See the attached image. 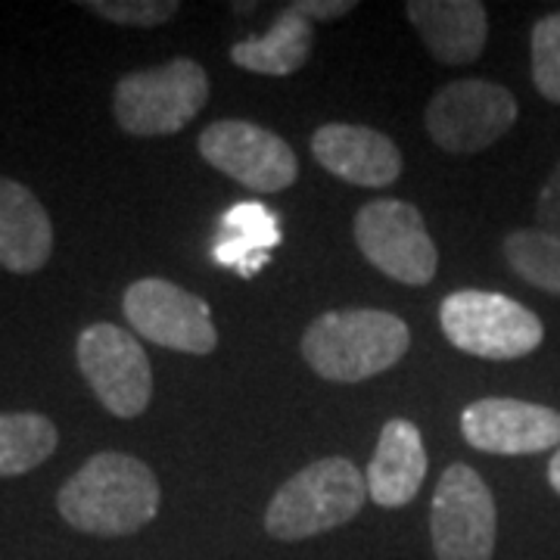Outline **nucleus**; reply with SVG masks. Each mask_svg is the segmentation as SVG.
<instances>
[{"label":"nucleus","instance_id":"f257e3e1","mask_svg":"<svg viewBox=\"0 0 560 560\" xmlns=\"http://www.w3.org/2000/svg\"><path fill=\"white\" fill-rule=\"evenodd\" d=\"M62 521L88 536H131L160 511V482L143 460L101 452L57 495Z\"/></svg>","mask_w":560,"mask_h":560},{"label":"nucleus","instance_id":"f03ea898","mask_svg":"<svg viewBox=\"0 0 560 560\" xmlns=\"http://www.w3.org/2000/svg\"><path fill=\"white\" fill-rule=\"evenodd\" d=\"M411 346L408 324L377 308L327 312L308 324L302 355L330 383H361L389 371Z\"/></svg>","mask_w":560,"mask_h":560},{"label":"nucleus","instance_id":"7ed1b4c3","mask_svg":"<svg viewBox=\"0 0 560 560\" xmlns=\"http://www.w3.org/2000/svg\"><path fill=\"white\" fill-rule=\"evenodd\" d=\"M368 499V482L349 458H324L302 467L275 492L265 511L268 536L302 541L349 523Z\"/></svg>","mask_w":560,"mask_h":560},{"label":"nucleus","instance_id":"20e7f679","mask_svg":"<svg viewBox=\"0 0 560 560\" xmlns=\"http://www.w3.org/2000/svg\"><path fill=\"white\" fill-rule=\"evenodd\" d=\"M209 101V75L197 60L165 62L160 69L131 72L116 84V121L131 138L178 135Z\"/></svg>","mask_w":560,"mask_h":560},{"label":"nucleus","instance_id":"39448f33","mask_svg":"<svg viewBox=\"0 0 560 560\" xmlns=\"http://www.w3.org/2000/svg\"><path fill=\"white\" fill-rule=\"evenodd\" d=\"M440 324L452 346L486 361L526 359L545 340L541 320L526 305L489 290H458L445 296Z\"/></svg>","mask_w":560,"mask_h":560},{"label":"nucleus","instance_id":"423d86ee","mask_svg":"<svg viewBox=\"0 0 560 560\" xmlns=\"http://www.w3.org/2000/svg\"><path fill=\"white\" fill-rule=\"evenodd\" d=\"M436 560H492L499 511L492 489L467 464H452L440 477L430 511Z\"/></svg>","mask_w":560,"mask_h":560},{"label":"nucleus","instance_id":"0eeeda50","mask_svg":"<svg viewBox=\"0 0 560 560\" xmlns=\"http://www.w3.org/2000/svg\"><path fill=\"white\" fill-rule=\"evenodd\" d=\"M517 97L486 79H460L427 103V135L445 153H480L517 121Z\"/></svg>","mask_w":560,"mask_h":560},{"label":"nucleus","instance_id":"6e6552de","mask_svg":"<svg viewBox=\"0 0 560 560\" xmlns=\"http://www.w3.org/2000/svg\"><path fill=\"white\" fill-rule=\"evenodd\" d=\"M79 371L101 405L116 418H138L153 396V371L138 337L116 324L84 327L75 346Z\"/></svg>","mask_w":560,"mask_h":560},{"label":"nucleus","instance_id":"1a4fd4ad","mask_svg":"<svg viewBox=\"0 0 560 560\" xmlns=\"http://www.w3.org/2000/svg\"><path fill=\"white\" fill-rule=\"evenodd\" d=\"M355 243L361 256L381 268L386 278L423 287L436 278V246L427 224L411 202L374 200L364 202L355 215Z\"/></svg>","mask_w":560,"mask_h":560},{"label":"nucleus","instance_id":"9d476101","mask_svg":"<svg viewBox=\"0 0 560 560\" xmlns=\"http://www.w3.org/2000/svg\"><path fill=\"white\" fill-rule=\"evenodd\" d=\"M121 308L140 337L156 346L187 355H209L219 346V330L212 324L209 302L187 293L172 280H135L125 290Z\"/></svg>","mask_w":560,"mask_h":560},{"label":"nucleus","instance_id":"9b49d317","mask_svg":"<svg viewBox=\"0 0 560 560\" xmlns=\"http://www.w3.org/2000/svg\"><path fill=\"white\" fill-rule=\"evenodd\" d=\"M200 156L221 175L261 194L287 190L296 175V153L275 131L243 119L212 121L200 135Z\"/></svg>","mask_w":560,"mask_h":560},{"label":"nucleus","instance_id":"f8f14e48","mask_svg":"<svg viewBox=\"0 0 560 560\" xmlns=\"http://www.w3.org/2000/svg\"><path fill=\"white\" fill-rule=\"evenodd\" d=\"M460 433L489 455H539L560 445V411L521 399H480L464 408Z\"/></svg>","mask_w":560,"mask_h":560},{"label":"nucleus","instance_id":"ddd939ff","mask_svg":"<svg viewBox=\"0 0 560 560\" xmlns=\"http://www.w3.org/2000/svg\"><path fill=\"white\" fill-rule=\"evenodd\" d=\"M312 153L330 175L355 187H389L401 175L399 147L364 125H320Z\"/></svg>","mask_w":560,"mask_h":560},{"label":"nucleus","instance_id":"4468645a","mask_svg":"<svg viewBox=\"0 0 560 560\" xmlns=\"http://www.w3.org/2000/svg\"><path fill=\"white\" fill-rule=\"evenodd\" d=\"M405 13L427 50L445 66H467L486 47L489 20L480 0H411Z\"/></svg>","mask_w":560,"mask_h":560},{"label":"nucleus","instance_id":"2eb2a0df","mask_svg":"<svg viewBox=\"0 0 560 560\" xmlns=\"http://www.w3.org/2000/svg\"><path fill=\"white\" fill-rule=\"evenodd\" d=\"M54 253V224L38 197L20 180L0 178V265L35 275Z\"/></svg>","mask_w":560,"mask_h":560},{"label":"nucleus","instance_id":"dca6fc26","mask_svg":"<svg viewBox=\"0 0 560 560\" xmlns=\"http://www.w3.org/2000/svg\"><path fill=\"white\" fill-rule=\"evenodd\" d=\"M427 448L420 430L405 418L386 420L377 440V452L368 464V495L381 508H405L423 486L427 477Z\"/></svg>","mask_w":560,"mask_h":560},{"label":"nucleus","instance_id":"f3484780","mask_svg":"<svg viewBox=\"0 0 560 560\" xmlns=\"http://www.w3.org/2000/svg\"><path fill=\"white\" fill-rule=\"evenodd\" d=\"M280 246V221L261 202H237L219 221L212 261L234 268L241 278H256L268 265V253Z\"/></svg>","mask_w":560,"mask_h":560},{"label":"nucleus","instance_id":"a211bd4d","mask_svg":"<svg viewBox=\"0 0 560 560\" xmlns=\"http://www.w3.org/2000/svg\"><path fill=\"white\" fill-rule=\"evenodd\" d=\"M312 44H315L312 20H305L300 10L290 3L265 35L234 44L231 60L246 72L283 79V75L300 72L302 66L308 62Z\"/></svg>","mask_w":560,"mask_h":560},{"label":"nucleus","instance_id":"6ab92c4d","mask_svg":"<svg viewBox=\"0 0 560 560\" xmlns=\"http://www.w3.org/2000/svg\"><path fill=\"white\" fill-rule=\"evenodd\" d=\"M57 442L60 433L44 415H0V477H20L40 467L57 452Z\"/></svg>","mask_w":560,"mask_h":560},{"label":"nucleus","instance_id":"aec40b11","mask_svg":"<svg viewBox=\"0 0 560 560\" xmlns=\"http://www.w3.org/2000/svg\"><path fill=\"white\" fill-rule=\"evenodd\" d=\"M504 259L514 275L560 296V237L541 228H521L504 237Z\"/></svg>","mask_w":560,"mask_h":560},{"label":"nucleus","instance_id":"412c9836","mask_svg":"<svg viewBox=\"0 0 560 560\" xmlns=\"http://www.w3.org/2000/svg\"><path fill=\"white\" fill-rule=\"evenodd\" d=\"M533 81L545 101L560 103V13L533 25Z\"/></svg>","mask_w":560,"mask_h":560},{"label":"nucleus","instance_id":"4be33fe9","mask_svg":"<svg viewBox=\"0 0 560 560\" xmlns=\"http://www.w3.org/2000/svg\"><path fill=\"white\" fill-rule=\"evenodd\" d=\"M81 7L116 25H138V28L162 25L178 13L175 0H84Z\"/></svg>","mask_w":560,"mask_h":560},{"label":"nucleus","instance_id":"5701e85b","mask_svg":"<svg viewBox=\"0 0 560 560\" xmlns=\"http://www.w3.org/2000/svg\"><path fill=\"white\" fill-rule=\"evenodd\" d=\"M536 221H539L541 231L560 237V162L558 168L551 172V178L545 180V187H541L539 202H536Z\"/></svg>","mask_w":560,"mask_h":560},{"label":"nucleus","instance_id":"b1692460","mask_svg":"<svg viewBox=\"0 0 560 560\" xmlns=\"http://www.w3.org/2000/svg\"><path fill=\"white\" fill-rule=\"evenodd\" d=\"M293 7L305 20H340L355 10V0H300Z\"/></svg>","mask_w":560,"mask_h":560},{"label":"nucleus","instance_id":"393cba45","mask_svg":"<svg viewBox=\"0 0 560 560\" xmlns=\"http://www.w3.org/2000/svg\"><path fill=\"white\" fill-rule=\"evenodd\" d=\"M548 482H551V489L560 495V445L558 452H555V458L548 464Z\"/></svg>","mask_w":560,"mask_h":560}]
</instances>
